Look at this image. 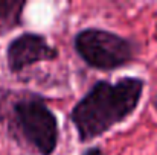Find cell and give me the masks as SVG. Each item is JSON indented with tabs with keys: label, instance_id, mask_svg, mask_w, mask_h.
I'll use <instances>...</instances> for the list:
<instances>
[{
	"label": "cell",
	"instance_id": "obj_6",
	"mask_svg": "<svg viewBox=\"0 0 157 155\" xmlns=\"http://www.w3.org/2000/svg\"><path fill=\"white\" fill-rule=\"evenodd\" d=\"M81 155H104V152L99 149V148H96V146H93V148H89V149H86L84 152Z\"/></svg>",
	"mask_w": 157,
	"mask_h": 155
},
{
	"label": "cell",
	"instance_id": "obj_7",
	"mask_svg": "<svg viewBox=\"0 0 157 155\" xmlns=\"http://www.w3.org/2000/svg\"><path fill=\"white\" fill-rule=\"evenodd\" d=\"M151 103H153V106H154V109L157 111V93L153 96V101H151Z\"/></svg>",
	"mask_w": 157,
	"mask_h": 155
},
{
	"label": "cell",
	"instance_id": "obj_4",
	"mask_svg": "<svg viewBox=\"0 0 157 155\" xmlns=\"http://www.w3.org/2000/svg\"><path fill=\"white\" fill-rule=\"evenodd\" d=\"M56 56V47L49 44V41L43 35L32 32L18 35L15 40L9 43L6 50L8 67L14 73L21 72L23 68L41 61H52Z\"/></svg>",
	"mask_w": 157,
	"mask_h": 155
},
{
	"label": "cell",
	"instance_id": "obj_1",
	"mask_svg": "<svg viewBox=\"0 0 157 155\" xmlns=\"http://www.w3.org/2000/svg\"><path fill=\"white\" fill-rule=\"evenodd\" d=\"M145 82L140 78L125 76L114 82L98 81L70 113L79 142L101 137L114 125L134 113L140 102Z\"/></svg>",
	"mask_w": 157,
	"mask_h": 155
},
{
	"label": "cell",
	"instance_id": "obj_3",
	"mask_svg": "<svg viewBox=\"0 0 157 155\" xmlns=\"http://www.w3.org/2000/svg\"><path fill=\"white\" fill-rule=\"evenodd\" d=\"M73 47L78 56L92 68L116 70L127 65L136 53L134 44L110 31L87 28L73 38Z\"/></svg>",
	"mask_w": 157,
	"mask_h": 155
},
{
	"label": "cell",
	"instance_id": "obj_2",
	"mask_svg": "<svg viewBox=\"0 0 157 155\" xmlns=\"http://www.w3.org/2000/svg\"><path fill=\"white\" fill-rule=\"evenodd\" d=\"M11 125L15 134L38 155H52L58 143V120L40 94L23 93L12 105Z\"/></svg>",
	"mask_w": 157,
	"mask_h": 155
},
{
	"label": "cell",
	"instance_id": "obj_5",
	"mask_svg": "<svg viewBox=\"0 0 157 155\" xmlns=\"http://www.w3.org/2000/svg\"><path fill=\"white\" fill-rule=\"evenodd\" d=\"M25 0H0V34H6L21 24Z\"/></svg>",
	"mask_w": 157,
	"mask_h": 155
}]
</instances>
